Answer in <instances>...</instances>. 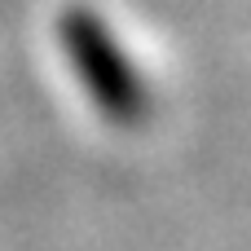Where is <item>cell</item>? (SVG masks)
I'll return each instance as SVG.
<instances>
[{"mask_svg":"<svg viewBox=\"0 0 251 251\" xmlns=\"http://www.w3.org/2000/svg\"><path fill=\"white\" fill-rule=\"evenodd\" d=\"M62 44H66L75 75L84 79L88 97L97 101V110L106 119L128 124L146 110V88H141L132 62L124 57V49L115 44V35L106 31V22L97 13L66 9L62 13Z\"/></svg>","mask_w":251,"mask_h":251,"instance_id":"obj_1","label":"cell"}]
</instances>
